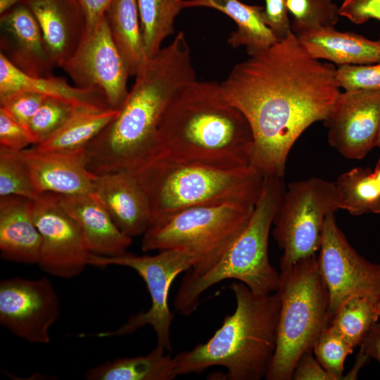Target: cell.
Listing matches in <instances>:
<instances>
[{"label":"cell","mask_w":380,"mask_h":380,"mask_svg":"<svg viewBox=\"0 0 380 380\" xmlns=\"http://www.w3.org/2000/svg\"><path fill=\"white\" fill-rule=\"evenodd\" d=\"M18 91L39 93L89 109L110 108L99 90L72 87L65 78L51 75L42 77L27 75L0 53V96Z\"/></svg>","instance_id":"23"},{"label":"cell","mask_w":380,"mask_h":380,"mask_svg":"<svg viewBox=\"0 0 380 380\" xmlns=\"http://www.w3.org/2000/svg\"><path fill=\"white\" fill-rule=\"evenodd\" d=\"M229 288L236 299L234 312L205 343L173 357L177 376L221 366L229 380L265 378L277 345L279 293H256L238 281Z\"/></svg>","instance_id":"4"},{"label":"cell","mask_w":380,"mask_h":380,"mask_svg":"<svg viewBox=\"0 0 380 380\" xmlns=\"http://www.w3.org/2000/svg\"><path fill=\"white\" fill-rule=\"evenodd\" d=\"M373 172L379 182L380 183V157L376 164L375 168Z\"/></svg>","instance_id":"44"},{"label":"cell","mask_w":380,"mask_h":380,"mask_svg":"<svg viewBox=\"0 0 380 380\" xmlns=\"http://www.w3.org/2000/svg\"><path fill=\"white\" fill-rule=\"evenodd\" d=\"M46 96L30 91H18L0 96V107L27 127Z\"/></svg>","instance_id":"36"},{"label":"cell","mask_w":380,"mask_h":380,"mask_svg":"<svg viewBox=\"0 0 380 380\" xmlns=\"http://www.w3.org/2000/svg\"><path fill=\"white\" fill-rule=\"evenodd\" d=\"M339 208L334 182L310 177L290 183L274 215L272 235L289 266L319 251L327 216Z\"/></svg>","instance_id":"9"},{"label":"cell","mask_w":380,"mask_h":380,"mask_svg":"<svg viewBox=\"0 0 380 380\" xmlns=\"http://www.w3.org/2000/svg\"><path fill=\"white\" fill-rule=\"evenodd\" d=\"M280 311L276 349L267 380H291L300 355L312 347L329 324V295L317 255L280 267Z\"/></svg>","instance_id":"7"},{"label":"cell","mask_w":380,"mask_h":380,"mask_svg":"<svg viewBox=\"0 0 380 380\" xmlns=\"http://www.w3.org/2000/svg\"><path fill=\"white\" fill-rule=\"evenodd\" d=\"M285 189L282 177H264L254 211L242 232L209 269L199 273L186 271L175 299L177 311L191 315L205 291L229 279L243 283L256 293L277 291L279 272L270 262L268 240Z\"/></svg>","instance_id":"6"},{"label":"cell","mask_w":380,"mask_h":380,"mask_svg":"<svg viewBox=\"0 0 380 380\" xmlns=\"http://www.w3.org/2000/svg\"><path fill=\"white\" fill-rule=\"evenodd\" d=\"M379 301L365 296L351 297L337 309L329 324L355 348L380 319Z\"/></svg>","instance_id":"30"},{"label":"cell","mask_w":380,"mask_h":380,"mask_svg":"<svg viewBox=\"0 0 380 380\" xmlns=\"http://www.w3.org/2000/svg\"><path fill=\"white\" fill-rule=\"evenodd\" d=\"M84 109L89 108L46 96L27 127L34 140V145L45 141Z\"/></svg>","instance_id":"33"},{"label":"cell","mask_w":380,"mask_h":380,"mask_svg":"<svg viewBox=\"0 0 380 380\" xmlns=\"http://www.w3.org/2000/svg\"><path fill=\"white\" fill-rule=\"evenodd\" d=\"M377 147L380 148V132H379V139H378V142H377Z\"/></svg>","instance_id":"45"},{"label":"cell","mask_w":380,"mask_h":380,"mask_svg":"<svg viewBox=\"0 0 380 380\" xmlns=\"http://www.w3.org/2000/svg\"><path fill=\"white\" fill-rule=\"evenodd\" d=\"M85 19V34L98 26L111 0H78Z\"/></svg>","instance_id":"41"},{"label":"cell","mask_w":380,"mask_h":380,"mask_svg":"<svg viewBox=\"0 0 380 380\" xmlns=\"http://www.w3.org/2000/svg\"><path fill=\"white\" fill-rule=\"evenodd\" d=\"M40 27L54 67L74 54L85 34V19L78 0H23Z\"/></svg>","instance_id":"19"},{"label":"cell","mask_w":380,"mask_h":380,"mask_svg":"<svg viewBox=\"0 0 380 380\" xmlns=\"http://www.w3.org/2000/svg\"><path fill=\"white\" fill-rule=\"evenodd\" d=\"M34 223L41 236L37 265L53 277L71 279L89 265L91 253L72 217L61 207L57 195L38 194L32 200Z\"/></svg>","instance_id":"13"},{"label":"cell","mask_w":380,"mask_h":380,"mask_svg":"<svg viewBox=\"0 0 380 380\" xmlns=\"http://www.w3.org/2000/svg\"><path fill=\"white\" fill-rule=\"evenodd\" d=\"M286 1L265 0L263 11L265 22L279 40L285 38L291 32Z\"/></svg>","instance_id":"38"},{"label":"cell","mask_w":380,"mask_h":380,"mask_svg":"<svg viewBox=\"0 0 380 380\" xmlns=\"http://www.w3.org/2000/svg\"><path fill=\"white\" fill-rule=\"evenodd\" d=\"M256 203L226 202L195 206L152 224L143 235V251L177 249L191 254L202 272L226 252L248 223Z\"/></svg>","instance_id":"8"},{"label":"cell","mask_w":380,"mask_h":380,"mask_svg":"<svg viewBox=\"0 0 380 380\" xmlns=\"http://www.w3.org/2000/svg\"><path fill=\"white\" fill-rule=\"evenodd\" d=\"M360 352L369 359L373 358L380 364V321L371 327L367 336L360 344Z\"/></svg>","instance_id":"42"},{"label":"cell","mask_w":380,"mask_h":380,"mask_svg":"<svg viewBox=\"0 0 380 380\" xmlns=\"http://www.w3.org/2000/svg\"><path fill=\"white\" fill-rule=\"evenodd\" d=\"M89 265L97 267L119 265L134 270L144 281L151 300L148 310L131 316L118 329L99 333L97 336H123L150 325L156 334L157 346L170 351V332L173 315L168 304L170 289L180 273L194 267V257L177 249L160 251L153 255H136L126 252L118 256L106 257L91 253Z\"/></svg>","instance_id":"10"},{"label":"cell","mask_w":380,"mask_h":380,"mask_svg":"<svg viewBox=\"0 0 380 380\" xmlns=\"http://www.w3.org/2000/svg\"><path fill=\"white\" fill-rule=\"evenodd\" d=\"M313 58L326 59L338 66L380 63V38L371 40L352 32L321 28L296 36Z\"/></svg>","instance_id":"22"},{"label":"cell","mask_w":380,"mask_h":380,"mask_svg":"<svg viewBox=\"0 0 380 380\" xmlns=\"http://www.w3.org/2000/svg\"><path fill=\"white\" fill-rule=\"evenodd\" d=\"M184 0H137L144 51L156 55L163 40L174 32L175 18L184 8Z\"/></svg>","instance_id":"29"},{"label":"cell","mask_w":380,"mask_h":380,"mask_svg":"<svg viewBox=\"0 0 380 380\" xmlns=\"http://www.w3.org/2000/svg\"><path fill=\"white\" fill-rule=\"evenodd\" d=\"M105 15L129 75H135L146 58L137 0H111Z\"/></svg>","instance_id":"25"},{"label":"cell","mask_w":380,"mask_h":380,"mask_svg":"<svg viewBox=\"0 0 380 380\" xmlns=\"http://www.w3.org/2000/svg\"><path fill=\"white\" fill-rule=\"evenodd\" d=\"M23 0H0V14L22 3Z\"/></svg>","instance_id":"43"},{"label":"cell","mask_w":380,"mask_h":380,"mask_svg":"<svg viewBox=\"0 0 380 380\" xmlns=\"http://www.w3.org/2000/svg\"><path fill=\"white\" fill-rule=\"evenodd\" d=\"M34 140L28 129L0 107V146L23 151Z\"/></svg>","instance_id":"37"},{"label":"cell","mask_w":380,"mask_h":380,"mask_svg":"<svg viewBox=\"0 0 380 380\" xmlns=\"http://www.w3.org/2000/svg\"><path fill=\"white\" fill-rule=\"evenodd\" d=\"M184 6L214 8L231 18L237 29L230 34L227 42L234 49L244 46L249 56L279 41L265 22L262 6L248 5L239 0H184Z\"/></svg>","instance_id":"24"},{"label":"cell","mask_w":380,"mask_h":380,"mask_svg":"<svg viewBox=\"0 0 380 380\" xmlns=\"http://www.w3.org/2000/svg\"><path fill=\"white\" fill-rule=\"evenodd\" d=\"M1 53L18 69L35 77L51 75L54 67L48 55L39 24L23 3L1 14Z\"/></svg>","instance_id":"18"},{"label":"cell","mask_w":380,"mask_h":380,"mask_svg":"<svg viewBox=\"0 0 380 380\" xmlns=\"http://www.w3.org/2000/svg\"><path fill=\"white\" fill-rule=\"evenodd\" d=\"M249 56L220 84L251 127L250 166L264 177L283 178L296 140L327 118L341 93L336 68L311 56L292 31Z\"/></svg>","instance_id":"1"},{"label":"cell","mask_w":380,"mask_h":380,"mask_svg":"<svg viewBox=\"0 0 380 380\" xmlns=\"http://www.w3.org/2000/svg\"><path fill=\"white\" fill-rule=\"evenodd\" d=\"M336 78L344 90L380 91V63L338 66Z\"/></svg>","instance_id":"35"},{"label":"cell","mask_w":380,"mask_h":380,"mask_svg":"<svg viewBox=\"0 0 380 380\" xmlns=\"http://www.w3.org/2000/svg\"><path fill=\"white\" fill-rule=\"evenodd\" d=\"M56 195L77 223L90 253L114 257L127 252L132 239L117 227L95 194Z\"/></svg>","instance_id":"20"},{"label":"cell","mask_w":380,"mask_h":380,"mask_svg":"<svg viewBox=\"0 0 380 380\" xmlns=\"http://www.w3.org/2000/svg\"><path fill=\"white\" fill-rule=\"evenodd\" d=\"M318 252L319 272L329 295L331 317L351 297L380 300V264L369 261L350 244L334 213L326 217Z\"/></svg>","instance_id":"11"},{"label":"cell","mask_w":380,"mask_h":380,"mask_svg":"<svg viewBox=\"0 0 380 380\" xmlns=\"http://www.w3.org/2000/svg\"><path fill=\"white\" fill-rule=\"evenodd\" d=\"M355 348L329 324L316 340L312 351L333 380L344 379V362Z\"/></svg>","instance_id":"34"},{"label":"cell","mask_w":380,"mask_h":380,"mask_svg":"<svg viewBox=\"0 0 380 380\" xmlns=\"http://www.w3.org/2000/svg\"><path fill=\"white\" fill-rule=\"evenodd\" d=\"M378 312H379V317H380V300L378 303Z\"/></svg>","instance_id":"46"},{"label":"cell","mask_w":380,"mask_h":380,"mask_svg":"<svg viewBox=\"0 0 380 380\" xmlns=\"http://www.w3.org/2000/svg\"><path fill=\"white\" fill-rule=\"evenodd\" d=\"M10 195L30 199L37 196L23 151L0 146V196Z\"/></svg>","instance_id":"32"},{"label":"cell","mask_w":380,"mask_h":380,"mask_svg":"<svg viewBox=\"0 0 380 380\" xmlns=\"http://www.w3.org/2000/svg\"><path fill=\"white\" fill-rule=\"evenodd\" d=\"M331 146L348 159L360 160L374 147L380 132V91L341 92L327 118Z\"/></svg>","instance_id":"15"},{"label":"cell","mask_w":380,"mask_h":380,"mask_svg":"<svg viewBox=\"0 0 380 380\" xmlns=\"http://www.w3.org/2000/svg\"><path fill=\"white\" fill-rule=\"evenodd\" d=\"M96 196L117 227L130 238L144 235L153 214L148 196L131 171L98 175Z\"/></svg>","instance_id":"17"},{"label":"cell","mask_w":380,"mask_h":380,"mask_svg":"<svg viewBox=\"0 0 380 380\" xmlns=\"http://www.w3.org/2000/svg\"><path fill=\"white\" fill-rule=\"evenodd\" d=\"M286 7L293 17L291 30L296 36L333 27L341 16L333 0H287Z\"/></svg>","instance_id":"31"},{"label":"cell","mask_w":380,"mask_h":380,"mask_svg":"<svg viewBox=\"0 0 380 380\" xmlns=\"http://www.w3.org/2000/svg\"><path fill=\"white\" fill-rule=\"evenodd\" d=\"M293 380H333L314 355L312 349L304 352L293 369Z\"/></svg>","instance_id":"40"},{"label":"cell","mask_w":380,"mask_h":380,"mask_svg":"<svg viewBox=\"0 0 380 380\" xmlns=\"http://www.w3.org/2000/svg\"><path fill=\"white\" fill-rule=\"evenodd\" d=\"M118 110L84 109L36 147L44 150L70 151L83 148L118 114Z\"/></svg>","instance_id":"27"},{"label":"cell","mask_w":380,"mask_h":380,"mask_svg":"<svg viewBox=\"0 0 380 380\" xmlns=\"http://www.w3.org/2000/svg\"><path fill=\"white\" fill-rule=\"evenodd\" d=\"M132 172L149 199L151 225L195 206L226 202L256 203L264 179L251 166L221 167L159 154Z\"/></svg>","instance_id":"5"},{"label":"cell","mask_w":380,"mask_h":380,"mask_svg":"<svg viewBox=\"0 0 380 380\" xmlns=\"http://www.w3.org/2000/svg\"><path fill=\"white\" fill-rule=\"evenodd\" d=\"M32 200L15 195L0 196V251L3 260L38 263L41 236L33 218Z\"/></svg>","instance_id":"21"},{"label":"cell","mask_w":380,"mask_h":380,"mask_svg":"<svg viewBox=\"0 0 380 380\" xmlns=\"http://www.w3.org/2000/svg\"><path fill=\"white\" fill-rule=\"evenodd\" d=\"M60 316V300L51 280L20 277L0 282V323L31 343L47 344Z\"/></svg>","instance_id":"12"},{"label":"cell","mask_w":380,"mask_h":380,"mask_svg":"<svg viewBox=\"0 0 380 380\" xmlns=\"http://www.w3.org/2000/svg\"><path fill=\"white\" fill-rule=\"evenodd\" d=\"M37 195L94 194L97 175L87 168L84 148L44 150L34 146L23 150Z\"/></svg>","instance_id":"16"},{"label":"cell","mask_w":380,"mask_h":380,"mask_svg":"<svg viewBox=\"0 0 380 380\" xmlns=\"http://www.w3.org/2000/svg\"><path fill=\"white\" fill-rule=\"evenodd\" d=\"M339 14L355 24L370 19L380 22V0H343L339 6Z\"/></svg>","instance_id":"39"},{"label":"cell","mask_w":380,"mask_h":380,"mask_svg":"<svg viewBox=\"0 0 380 380\" xmlns=\"http://www.w3.org/2000/svg\"><path fill=\"white\" fill-rule=\"evenodd\" d=\"M116 116L84 147L95 175L133 172L158 151V129L167 108L196 80L183 32L151 58H146Z\"/></svg>","instance_id":"2"},{"label":"cell","mask_w":380,"mask_h":380,"mask_svg":"<svg viewBox=\"0 0 380 380\" xmlns=\"http://www.w3.org/2000/svg\"><path fill=\"white\" fill-rule=\"evenodd\" d=\"M62 68L75 87L99 90L112 109L118 110L129 93L130 75L113 40L105 14L96 28L84 34Z\"/></svg>","instance_id":"14"},{"label":"cell","mask_w":380,"mask_h":380,"mask_svg":"<svg viewBox=\"0 0 380 380\" xmlns=\"http://www.w3.org/2000/svg\"><path fill=\"white\" fill-rule=\"evenodd\" d=\"M334 183L340 209L354 216L380 213V184L373 170L354 167L339 175Z\"/></svg>","instance_id":"28"},{"label":"cell","mask_w":380,"mask_h":380,"mask_svg":"<svg viewBox=\"0 0 380 380\" xmlns=\"http://www.w3.org/2000/svg\"><path fill=\"white\" fill-rule=\"evenodd\" d=\"M156 346L146 355L106 361L88 369L87 380H172L175 372L173 357Z\"/></svg>","instance_id":"26"},{"label":"cell","mask_w":380,"mask_h":380,"mask_svg":"<svg viewBox=\"0 0 380 380\" xmlns=\"http://www.w3.org/2000/svg\"><path fill=\"white\" fill-rule=\"evenodd\" d=\"M253 137L220 84L196 80L171 101L158 129L157 154L221 167L250 166Z\"/></svg>","instance_id":"3"}]
</instances>
